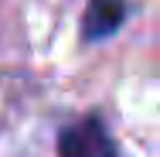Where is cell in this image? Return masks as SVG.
Masks as SVG:
<instances>
[{
  "label": "cell",
  "instance_id": "cell-1",
  "mask_svg": "<svg viewBox=\"0 0 160 157\" xmlns=\"http://www.w3.org/2000/svg\"><path fill=\"white\" fill-rule=\"evenodd\" d=\"M58 157H119L102 116H85L78 123L65 126L58 137Z\"/></svg>",
  "mask_w": 160,
  "mask_h": 157
},
{
  "label": "cell",
  "instance_id": "cell-2",
  "mask_svg": "<svg viewBox=\"0 0 160 157\" xmlns=\"http://www.w3.org/2000/svg\"><path fill=\"white\" fill-rule=\"evenodd\" d=\"M126 21V0H89L85 17H82V38L85 41H102L123 28Z\"/></svg>",
  "mask_w": 160,
  "mask_h": 157
}]
</instances>
